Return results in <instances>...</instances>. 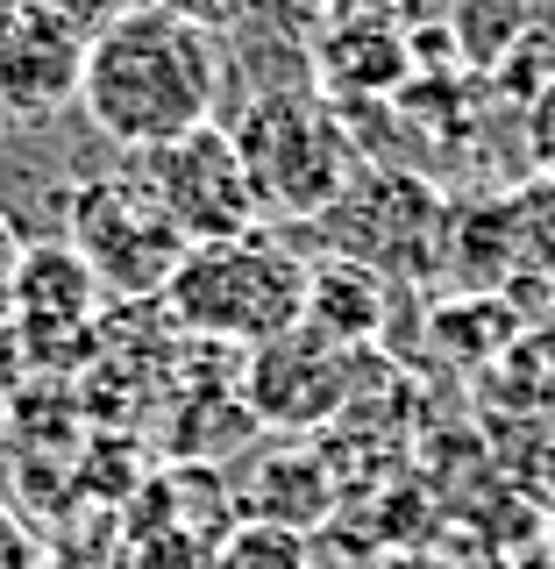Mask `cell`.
<instances>
[{"instance_id": "cell-1", "label": "cell", "mask_w": 555, "mask_h": 569, "mask_svg": "<svg viewBox=\"0 0 555 569\" xmlns=\"http://www.w3.org/2000/svg\"><path fill=\"white\" fill-rule=\"evenodd\" d=\"M86 121L121 142V150H165L214 121L221 100V50L192 14L165 8H121L86 36V71H79Z\"/></svg>"}, {"instance_id": "cell-2", "label": "cell", "mask_w": 555, "mask_h": 569, "mask_svg": "<svg viewBox=\"0 0 555 569\" xmlns=\"http://www.w3.org/2000/svg\"><path fill=\"white\" fill-rule=\"evenodd\" d=\"M178 328L214 335V342H278L307 313V263L285 242L242 236V242H207L186 249L178 278L165 284Z\"/></svg>"}, {"instance_id": "cell-3", "label": "cell", "mask_w": 555, "mask_h": 569, "mask_svg": "<svg viewBox=\"0 0 555 569\" xmlns=\"http://www.w3.org/2000/svg\"><path fill=\"white\" fill-rule=\"evenodd\" d=\"M71 249L107 292H165L186 263V236L171 228V213L150 200L142 178H86L71 192Z\"/></svg>"}, {"instance_id": "cell-4", "label": "cell", "mask_w": 555, "mask_h": 569, "mask_svg": "<svg viewBox=\"0 0 555 569\" xmlns=\"http://www.w3.org/2000/svg\"><path fill=\"white\" fill-rule=\"evenodd\" d=\"M249 164V186H257L264 207L285 213H328L349 192V142L320 107H299L293 93H257L249 100V121L228 129Z\"/></svg>"}, {"instance_id": "cell-5", "label": "cell", "mask_w": 555, "mask_h": 569, "mask_svg": "<svg viewBox=\"0 0 555 569\" xmlns=\"http://www.w3.org/2000/svg\"><path fill=\"white\" fill-rule=\"evenodd\" d=\"M142 186H150V200L171 213V228L192 249L257 236L264 200H257V186H249V164H242L236 136H228L221 121L165 142V150H142Z\"/></svg>"}, {"instance_id": "cell-6", "label": "cell", "mask_w": 555, "mask_h": 569, "mask_svg": "<svg viewBox=\"0 0 555 569\" xmlns=\"http://www.w3.org/2000/svg\"><path fill=\"white\" fill-rule=\"evenodd\" d=\"M335 356L343 349H328L307 328H293L278 342H264L257 370H249V391H257V406L271 420H314L335 406Z\"/></svg>"}, {"instance_id": "cell-7", "label": "cell", "mask_w": 555, "mask_h": 569, "mask_svg": "<svg viewBox=\"0 0 555 569\" xmlns=\"http://www.w3.org/2000/svg\"><path fill=\"white\" fill-rule=\"evenodd\" d=\"M299 328L328 349L370 342L378 335V271L356 257H335L320 271H307V313H299Z\"/></svg>"}, {"instance_id": "cell-8", "label": "cell", "mask_w": 555, "mask_h": 569, "mask_svg": "<svg viewBox=\"0 0 555 569\" xmlns=\"http://www.w3.org/2000/svg\"><path fill=\"white\" fill-rule=\"evenodd\" d=\"M249 498H257V520L307 533V527L328 520V470L314 456H271L264 462V485Z\"/></svg>"}, {"instance_id": "cell-9", "label": "cell", "mask_w": 555, "mask_h": 569, "mask_svg": "<svg viewBox=\"0 0 555 569\" xmlns=\"http://www.w3.org/2000/svg\"><path fill=\"white\" fill-rule=\"evenodd\" d=\"M449 22H456L463 58L506 64V50L521 43L527 22H534V8H527V0H449Z\"/></svg>"}, {"instance_id": "cell-10", "label": "cell", "mask_w": 555, "mask_h": 569, "mask_svg": "<svg viewBox=\"0 0 555 569\" xmlns=\"http://www.w3.org/2000/svg\"><path fill=\"white\" fill-rule=\"evenodd\" d=\"M506 236H513V271L542 263V278H555V178H527L506 200Z\"/></svg>"}, {"instance_id": "cell-11", "label": "cell", "mask_w": 555, "mask_h": 569, "mask_svg": "<svg viewBox=\"0 0 555 569\" xmlns=\"http://www.w3.org/2000/svg\"><path fill=\"white\" fill-rule=\"evenodd\" d=\"M214 569H314V548H307V533H293V527L242 520V527L221 541Z\"/></svg>"}, {"instance_id": "cell-12", "label": "cell", "mask_w": 555, "mask_h": 569, "mask_svg": "<svg viewBox=\"0 0 555 569\" xmlns=\"http://www.w3.org/2000/svg\"><path fill=\"white\" fill-rule=\"evenodd\" d=\"M435 335H449L456 356H498V349H506V335H513V313L498 307V299L470 292L463 307H442L435 313Z\"/></svg>"}, {"instance_id": "cell-13", "label": "cell", "mask_w": 555, "mask_h": 569, "mask_svg": "<svg viewBox=\"0 0 555 569\" xmlns=\"http://www.w3.org/2000/svg\"><path fill=\"white\" fill-rule=\"evenodd\" d=\"M214 556H221V548L200 541V533H186V527H150L129 562L136 569H214Z\"/></svg>"}, {"instance_id": "cell-14", "label": "cell", "mask_w": 555, "mask_h": 569, "mask_svg": "<svg viewBox=\"0 0 555 569\" xmlns=\"http://www.w3.org/2000/svg\"><path fill=\"white\" fill-rule=\"evenodd\" d=\"M0 569H43V533L14 512V498H0Z\"/></svg>"}, {"instance_id": "cell-15", "label": "cell", "mask_w": 555, "mask_h": 569, "mask_svg": "<svg viewBox=\"0 0 555 569\" xmlns=\"http://www.w3.org/2000/svg\"><path fill=\"white\" fill-rule=\"evenodd\" d=\"M527 150H534V171L555 178V79L527 100Z\"/></svg>"}, {"instance_id": "cell-16", "label": "cell", "mask_w": 555, "mask_h": 569, "mask_svg": "<svg viewBox=\"0 0 555 569\" xmlns=\"http://www.w3.org/2000/svg\"><path fill=\"white\" fill-rule=\"evenodd\" d=\"M14 263H22V228L0 213V313H8V284H14Z\"/></svg>"}, {"instance_id": "cell-17", "label": "cell", "mask_w": 555, "mask_h": 569, "mask_svg": "<svg viewBox=\"0 0 555 569\" xmlns=\"http://www.w3.org/2000/svg\"><path fill=\"white\" fill-rule=\"evenodd\" d=\"M527 8H534V0H527Z\"/></svg>"}]
</instances>
